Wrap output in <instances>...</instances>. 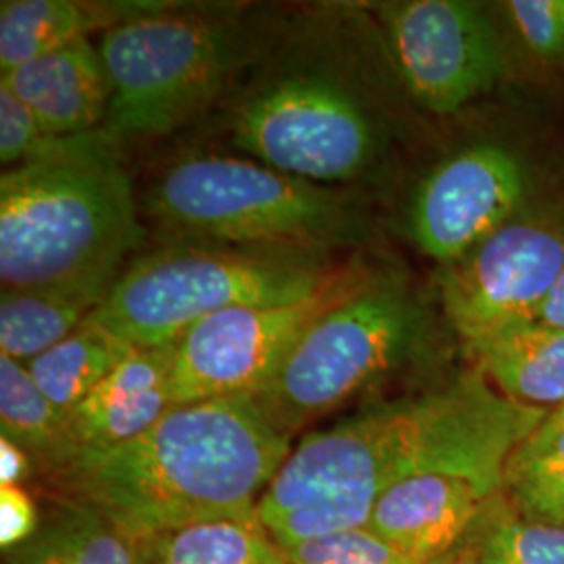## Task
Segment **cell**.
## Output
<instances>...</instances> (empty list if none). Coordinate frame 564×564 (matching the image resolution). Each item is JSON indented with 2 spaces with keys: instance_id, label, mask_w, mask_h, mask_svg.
<instances>
[{
  "instance_id": "1",
  "label": "cell",
  "mask_w": 564,
  "mask_h": 564,
  "mask_svg": "<svg viewBox=\"0 0 564 564\" xmlns=\"http://www.w3.org/2000/svg\"><path fill=\"white\" fill-rule=\"evenodd\" d=\"M291 435L251 395L174 405L132 442L74 452L42 468L65 496L137 540L212 521H258Z\"/></svg>"
},
{
  "instance_id": "2",
  "label": "cell",
  "mask_w": 564,
  "mask_h": 564,
  "mask_svg": "<svg viewBox=\"0 0 564 564\" xmlns=\"http://www.w3.org/2000/svg\"><path fill=\"white\" fill-rule=\"evenodd\" d=\"M102 128L61 137L0 176L2 286L69 289L105 300L142 245L130 176Z\"/></svg>"
},
{
  "instance_id": "3",
  "label": "cell",
  "mask_w": 564,
  "mask_h": 564,
  "mask_svg": "<svg viewBox=\"0 0 564 564\" xmlns=\"http://www.w3.org/2000/svg\"><path fill=\"white\" fill-rule=\"evenodd\" d=\"M341 274L300 251L170 245L128 263L93 316L137 349L165 347L218 312L300 302Z\"/></svg>"
},
{
  "instance_id": "4",
  "label": "cell",
  "mask_w": 564,
  "mask_h": 564,
  "mask_svg": "<svg viewBox=\"0 0 564 564\" xmlns=\"http://www.w3.org/2000/svg\"><path fill=\"white\" fill-rule=\"evenodd\" d=\"M144 209L199 241L321 258L360 235L354 209L323 184L224 155L167 167L147 191Z\"/></svg>"
},
{
  "instance_id": "5",
  "label": "cell",
  "mask_w": 564,
  "mask_h": 564,
  "mask_svg": "<svg viewBox=\"0 0 564 564\" xmlns=\"http://www.w3.org/2000/svg\"><path fill=\"white\" fill-rule=\"evenodd\" d=\"M429 326L423 303L402 282L360 281L303 333L256 402L293 435L412 362Z\"/></svg>"
},
{
  "instance_id": "6",
  "label": "cell",
  "mask_w": 564,
  "mask_h": 564,
  "mask_svg": "<svg viewBox=\"0 0 564 564\" xmlns=\"http://www.w3.org/2000/svg\"><path fill=\"white\" fill-rule=\"evenodd\" d=\"M412 447L410 400L366 405L312 431L265 487L258 517L282 547L368 524L389 485L400 481Z\"/></svg>"
},
{
  "instance_id": "7",
  "label": "cell",
  "mask_w": 564,
  "mask_h": 564,
  "mask_svg": "<svg viewBox=\"0 0 564 564\" xmlns=\"http://www.w3.org/2000/svg\"><path fill=\"white\" fill-rule=\"evenodd\" d=\"M97 46L111 88L102 130L118 142L178 130L220 95L239 61L232 23L160 4L105 30Z\"/></svg>"
},
{
  "instance_id": "8",
  "label": "cell",
  "mask_w": 564,
  "mask_h": 564,
  "mask_svg": "<svg viewBox=\"0 0 564 564\" xmlns=\"http://www.w3.org/2000/svg\"><path fill=\"white\" fill-rule=\"evenodd\" d=\"M232 141L263 165L316 184L356 178L377 151L362 102L326 74L265 84L237 109Z\"/></svg>"
},
{
  "instance_id": "9",
  "label": "cell",
  "mask_w": 564,
  "mask_h": 564,
  "mask_svg": "<svg viewBox=\"0 0 564 564\" xmlns=\"http://www.w3.org/2000/svg\"><path fill=\"white\" fill-rule=\"evenodd\" d=\"M362 279L343 272L323 291L291 303L239 305L188 328L176 341L172 405L251 395L274 379L318 316Z\"/></svg>"
},
{
  "instance_id": "10",
  "label": "cell",
  "mask_w": 564,
  "mask_h": 564,
  "mask_svg": "<svg viewBox=\"0 0 564 564\" xmlns=\"http://www.w3.org/2000/svg\"><path fill=\"white\" fill-rule=\"evenodd\" d=\"M384 34L410 95L433 113H454L485 95L505 69L498 34L466 0H408L384 11Z\"/></svg>"
},
{
  "instance_id": "11",
  "label": "cell",
  "mask_w": 564,
  "mask_h": 564,
  "mask_svg": "<svg viewBox=\"0 0 564 564\" xmlns=\"http://www.w3.org/2000/svg\"><path fill=\"white\" fill-rule=\"evenodd\" d=\"M564 270V237L545 224L510 223L445 265L442 305L464 343L538 323Z\"/></svg>"
},
{
  "instance_id": "12",
  "label": "cell",
  "mask_w": 564,
  "mask_h": 564,
  "mask_svg": "<svg viewBox=\"0 0 564 564\" xmlns=\"http://www.w3.org/2000/svg\"><path fill=\"white\" fill-rule=\"evenodd\" d=\"M527 167L505 144L477 142L437 163L419 184L408 230L424 256L460 260L510 223L527 195Z\"/></svg>"
},
{
  "instance_id": "13",
  "label": "cell",
  "mask_w": 564,
  "mask_h": 564,
  "mask_svg": "<svg viewBox=\"0 0 564 564\" xmlns=\"http://www.w3.org/2000/svg\"><path fill=\"white\" fill-rule=\"evenodd\" d=\"M496 496V491L464 477L414 475L384 489L370 512L368 527L403 552L435 561L473 535Z\"/></svg>"
},
{
  "instance_id": "14",
  "label": "cell",
  "mask_w": 564,
  "mask_h": 564,
  "mask_svg": "<svg viewBox=\"0 0 564 564\" xmlns=\"http://www.w3.org/2000/svg\"><path fill=\"white\" fill-rule=\"evenodd\" d=\"M174 356L176 343L144 347L134 349L116 366V370L67 414L65 445L57 460L74 452L107 449L132 442L160 423L174 408L170 395Z\"/></svg>"
},
{
  "instance_id": "15",
  "label": "cell",
  "mask_w": 564,
  "mask_h": 564,
  "mask_svg": "<svg viewBox=\"0 0 564 564\" xmlns=\"http://www.w3.org/2000/svg\"><path fill=\"white\" fill-rule=\"evenodd\" d=\"M51 137H80L102 128L111 88L99 46L74 42L0 76Z\"/></svg>"
},
{
  "instance_id": "16",
  "label": "cell",
  "mask_w": 564,
  "mask_h": 564,
  "mask_svg": "<svg viewBox=\"0 0 564 564\" xmlns=\"http://www.w3.org/2000/svg\"><path fill=\"white\" fill-rule=\"evenodd\" d=\"M466 347L506 398L544 410L563 405L564 330L542 323L517 324Z\"/></svg>"
},
{
  "instance_id": "17",
  "label": "cell",
  "mask_w": 564,
  "mask_h": 564,
  "mask_svg": "<svg viewBox=\"0 0 564 564\" xmlns=\"http://www.w3.org/2000/svg\"><path fill=\"white\" fill-rule=\"evenodd\" d=\"M149 4H113L80 0H2L0 2V74L41 59L90 32L109 30L147 11Z\"/></svg>"
},
{
  "instance_id": "18",
  "label": "cell",
  "mask_w": 564,
  "mask_h": 564,
  "mask_svg": "<svg viewBox=\"0 0 564 564\" xmlns=\"http://www.w3.org/2000/svg\"><path fill=\"white\" fill-rule=\"evenodd\" d=\"M7 564H142L141 540L99 510L63 500Z\"/></svg>"
},
{
  "instance_id": "19",
  "label": "cell",
  "mask_w": 564,
  "mask_h": 564,
  "mask_svg": "<svg viewBox=\"0 0 564 564\" xmlns=\"http://www.w3.org/2000/svg\"><path fill=\"white\" fill-rule=\"evenodd\" d=\"M101 300L51 286H2L0 356L30 364L69 337Z\"/></svg>"
},
{
  "instance_id": "20",
  "label": "cell",
  "mask_w": 564,
  "mask_h": 564,
  "mask_svg": "<svg viewBox=\"0 0 564 564\" xmlns=\"http://www.w3.org/2000/svg\"><path fill=\"white\" fill-rule=\"evenodd\" d=\"M134 349L90 314L69 337L25 366L46 398L67 416Z\"/></svg>"
},
{
  "instance_id": "21",
  "label": "cell",
  "mask_w": 564,
  "mask_h": 564,
  "mask_svg": "<svg viewBox=\"0 0 564 564\" xmlns=\"http://www.w3.org/2000/svg\"><path fill=\"white\" fill-rule=\"evenodd\" d=\"M142 564H291L262 521H212L141 540Z\"/></svg>"
},
{
  "instance_id": "22",
  "label": "cell",
  "mask_w": 564,
  "mask_h": 564,
  "mask_svg": "<svg viewBox=\"0 0 564 564\" xmlns=\"http://www.w3.org/2000/svg\"><path fill=\"white\" fill-rule=\"evenodd\" d=\"M502 496L524 519L564 527V419L552 410L508 458Z\"/></svg>"
},
{
  "instance_id": "23",
  "label": "cell",
  "mask_w": 564,
  "mask_h": 564,
  "mask_svg": "<svg viewBox=\"0 0 564 564\" xmlns=\"http://www.w3.org/2000/svg\"><path fill=\"white\" fill-rule=\"evenodd\" d=\"M65 414L46 398L25 364L0 356V437L23 447L34 463L57 460L65 445Z\"/></svg>"
},
{
  "instance_id": "24",
  "label": "cell",
  "mask_w": 564,
  "mask_h": 564,
  "mask_svg": "<svg viewBox=\"0 0 564 564\" xmlns=\"http://www.w3.org/2000/svg\"><path fill=\"white\" fill-rule=\"evenodd\" d=\"M475 564H564V527L524 519L498 494L470 535Z\"/></svg>"
},
{
  "instance_id": "25",
  "label": "cell",
  "mask_w": 564,
  "mask_h": 564,
  "mask_svg": "<svg viewBox=\"0 0 564 564\" xmlns=\"http://www.w3.org/2000/svg\"><path fill=\"white\" fill-rule=\"evenodd\" d=\"M291 564H431L387 542L368 524L284 547Z\"/></svg>"
},
{
  "instance_id": "26",
  "label": "cell",
  "mask_w": 564,
  "mask_h": 564,
  "mask_svg": "<svg viewBox=\"0 0 564 564\" xmlns=\"http://www.w3.org/2000/svg\"><path fill=\"white\" fill-rule=\"evenodd\" d=\"M61 137H51L34 113L0 84V162L15 167L48 153Z\"/></svg>"
},
{
  "instance_id": "27",
  "label": "cell",
  "mask_w": 564,
  "mask_h": 564,
  "mask_svg": "<svg viewBox=\"0 0 564 564\" xmlns=\"http://www.w3.org/2000/svg\"><path fill=\"white\" fill-rule=\"evenodd\" d=\"M508 13L538 57L556 59L564 55V0H512Z\"/></svg>"
},
{
  "instance_id": "28",
  "label": "cell",
  "mask_w": 564,
  "mask_h": 564,
  "mask_svg": "<svg viewBox=\"0 0 564 564\" xmlns=\"http://www.w3.org/2000/svg\"><path fill=\"white\" fill-rule=\"evenodd\" d=\"M41 527L39 508L21 485L0 487V545L4 552L25 544Z\"/></svg>"
},
{
  "instance_id": "29",
  "label": "cell",
  "mask_w": 564,
  "mask_h": 564,
  "mask_svg": "<svg viewBox=\"0 0 564 564\" xmlns=\"http://www.w3.org/2000/svg\"><path fill=\"white\" fill-rule=\"evenodd\" d=\"M34 464L23 447L0 437V487L25 484L32 477Z\"/></svg>"
},
{
  "instance_id": "30",
  "label": "cell",
  "mask_w": 564,
  "mask_h": 564,
  "mask_svg": "<svg viewBox=\"0 0 564 564\" xmlns=\"http://www.w3.org/2000/svg\"><path fill=\"white\" fill-rule=\"evenodd\" d=\"M538 323L564 330V270L554 282L550 295L545 297L544 305L540 310V316H538Z\"/></svg>"
},
{
  "instance_id": "31",
  "label": "cell",
  "mask_w": 564,
  "mask_h": 564,
  "mask_svg": "<svg viewBox=\"0 0 564 564\" xmlns=\"http://www.w3.org/2000/svg\"><path fill=\"white\" fill-rule=\"evenodd\" d=\"M431 564H475V552H473L470 538L463 545H458L456 550H452L442 558H435Z\"/></svg>"
},
{
  "instance_id": "32",
  "label": "cell",
  "mask_w": 564,
  "mask_h": 564,
  "mask_svg": "<svg viewBox=\"0 0 564 564\" xmlns=\"http://www.w3.org/2000/svg\"><path fill=\"white\" fill-rule=\"evenodd\" d=\"M552 414H556V416H561V419H564V403L561 405V408H556V410H552Z\"/></svg>"
}]
</instances>
